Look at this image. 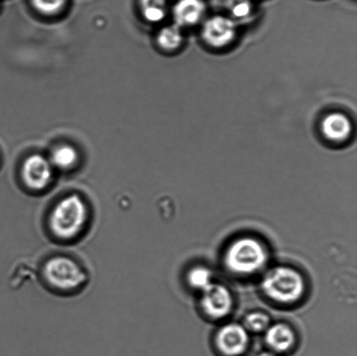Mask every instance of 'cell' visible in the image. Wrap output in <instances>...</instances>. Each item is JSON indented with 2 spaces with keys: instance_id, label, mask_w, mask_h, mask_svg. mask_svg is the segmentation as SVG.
<instances>
[{
  "instance_id": "6da1fadb",
  "label": "cell",
  "mask_w": 357,
  "mask_h": 356,
  "mask_svg": "<svg viewBox=\"0 0 357 356\" xmlns=\"http://www.w3.org/2000/svg\"><path fill=\"white\" fill-rule=\"evenodd\" d=\"M261 287L265 295L272 301L289 304L302 297L305 282L299 271L289 267L278 266L266 273Z\"/></svg>"
},
{
  "instance_id": "7a4b0ae2",
  "label": "cell",
  "mask_w": 357,
  "mask_h": 356,
  "mask_svg": "<svg viewBox=\"0 0 357 356\" xmlns=\"http://www.w3.org/2000/svg\"><path fill=\"white\" fill-rule=\"evenodd\" d=\"M226 267L238 274H251L265 266L268 254L258 240L243 237L231 244L225 254Z\"/></svg>"
},
{
  "instance_id": "3957f363",
  "label": "cell",
  "mask_w": 357,
  "mask_h": 356,
  "mask_svg": "<svg viewBox=\"0 0 357 356\" xmlns=\"http://www.w3.org/2000/svg\"><path fill=\"white\" fill-rule=\"evenodd\" d=\"M86 219L87 209L82 199L71 195L59 201L52 212L51 229L59 238H73L82 231Z\"/></svg>"
},
{
  "instance_id": "277c9868",
  "label": "cell",
  "mask_w": 357,
  "mask_h": 356,
  "mask_svg": "<svg viewBox=\"0 0 357 356\" xmlns=\"http://www.w3.org/2000/svg\"><path fill=\"white\" fill-rule=\"evenodd\" d=\"M45 277L55 288L70 291L85 284L86 275L79 265L68 257H55L44 268Z\"/></svg>"
},
{
  "instance_id": "5b68a950",
  "label": "cell",
  "mask_w": 357,
  "mask_h": 356,
  "mask_svg": "<svg viewBox=\"0 0 357 356\" xmlns=\"http://www.w3.org/2000/svg\"><path fill=\"white\" fill-rule=\"evenodd\" d=\"M236 21L231 17L213 16L203 26L202 36L209 47L222 48L232 42L236 35Z\"/></svg>"
},
{
  "instance_id": "8992f818",
  "label": "cell",
  "mask_w": 357,
  "mask_h": 356,
  "mask_svg": "<svg viewBox=\"0 0 357 356\" xmlns=\"http://www.w3.org/2000/svg\"><path fill=\"white\" fill-rule=\"evenodd\" d=\"M202 292L201 304L203 311L211 318H224L232 310V295L225 286L213 282Z\"/></svg>"
},
{
  "instance_id": "52a82bcc",
  "label": "cell",
  "mask_w": 357,
  "mask_h": 356,
  "mask_svg": "<svg viewBox=\"0 0 357 356\" xmlns=\"http://www.w3.org/2000/svg\"><path fill=\"white\" fill-rule=\"evenodd\" d=\"M248 331L239 324L230 323L223 326L215 337V344L220 353L226 356H238L247 350Z\"/></svg>"
},
{
  "instance_id": "ba28073f",
  "label": "cell",
  "mask_w": 357,
  "mask_h": 356,
  "mask_svg": "<svg viewBox=\"0 0 357 356\" xmlns=\"http://www.w3.org/2000/svg\"><path fill=\"white\" fill-rule=\"evenodd\" d=\"M22 176L27 187L36 190L43 189L52 179L51 163L40 155H31L24 163Z\"/></svg>"
},
{
  "instance_id": "9c48e42d",
  "label": "cell",
  "mask_w": 357,
  "mask_h": 356,
  "mask_svg": "<svg viewBox=\"0 0 357 356\" xmlns=\"http://www.w3.org/2000/svg\"><path fill=\"white\" fill-rule=\"evenodd\" d=\"M321 132L332 142L346 141L352 132V124L348 116L342 113H331L321 121Z\"/></svg>"
},
{
  "instance_id": "30bf717a",
  "label": "cell",
  "mask_w": 357,
  "mask_h": 356,
  "mask_svg": "<svg viewBox=\"0 0 357 356\" xmlns=\"http://www.w3.org/2000/svg\"><path fill=\"white\" fill-rule=\"evenodd\" d=\"M206 10L203 0H178L173 14L178 26H191L202 19Z\"/></svg>"
},
{
  "instance_id": "8fae6325",
  "label": "cell",
  "mask_w": 357,
  "mask_h": 356,
  "mask_svg": "<svg viewBox=\"0 0 357 356\" xmlns=\"http://www.w3.org/2000/svg\"><path fill=\"white\" fill-rule=\"evenodd\" d=\"M295 333L285 323H276L266 330V343L275 352L288 351L295 344Z\"/></svg>"
},
{
  "instance_id": "7c38bea8",
  "label": "cell",
  "mask_w": 357,
  "mask_h": 356,
  "mask_svg": "<svg viewBox=\"0 0 357 356\" xmlns=\"http://www.w3.org/2000/svg\"><path fill=\"white\" fill-rule=\"evenodd\" d=\"M157 41L160 47L165 50H176L181 47L183 41L181 27L174 24L172 26L164 27L160 31Z\"/></svg>"
},
{
  "instance_id": "4fadbf2b",
  "label": "cell",
  "mask_w": 357,
  "mask_h": 356,
  "mask_svg": "<svg viewBox=\"0 0 357 356\" xmlns=\"http://www.w3.org/2000/svg\"><path fill=\"white\" fill-rule=\"evenodd\" d=\"M141 9L149 22H160L167 15V0H141Z\"/></svg>"
},
{
  "instance_id": "5bb4252c",
  "label": "cell",
  "mask_w": 357,
  "mask_h": 356,
  "mask_svg": "<svg viewBox=\"0 0 357 356\" xmlns=\"http://www.w3.org/2000/svg\"><path fill=\"white\" fill-rule=\"evenodd\" d=\"M77 152L72 146H62L52 153L51 162L52 165L61 169H69L77 162Z\"/></svg>"
},
{
  "instance_id": "9a60e30c",
  "label": "cell",
  "mask_w": 357,
  "mask_h": 356,
  "mask_svg": "<svg viewBox=\"0 0 357 356\" xmlns=\"http://www.w3.org/2000/svg\"><path fill=\"white\" fill-rule=\"evenodd\" d=\"M211 271L203 267H196L189 272L188 280L192 288L204 291L213 284Z\"/></svg>"
},
{
  "instance_id": "2e32d148",
  "label": "cell",
  "mask_w": 357,
  "mask_h": 356,
  "mask_svg": "<svg viewBox=\"0 0 357 356\" xmlns=\"http://www.w3.org/2000/svg\"><path fill=\"white\" fill-rule=\"evenodd\" d=\"M271 326V319L264 312H253L245 317L244 327L251 332L260 333L268 330Z\"/></svg>"
},
{
  "instance_id": "e0dca14e",
  "label": "cell",
  "mask_w": 357,
  "mask_h": 356,
  "mask_svg": "<svg viewBox=\"0 0 357 356\" xmlns=\"http://www.w3.org/2000/svg\"><path fill=\"white\" fill-rule=\"evenodd\" d=\"M227 8L234 17L237 20L247 19L253 10L250 0H229Z\"/></svg>"
},
{
  "instance_id": "ac0fdd59",
  "label": "cell",
  "mask_w": 357,
  "mask_h": 356,
  "mask_svg": "<svg viewBox=\"0 0 357 356\" xmlns=\"http://www.w3.org/2000/svg\"><path fill=\"white\" fill-rule=\"evenodd\" d=\"M31 1L35 8L45 14L58 13L66 3V0H31Z\"/></svg>"
},
{
  "instance_id": "d6986e66",
  "label": "cell",
  "mask_w": 357,
  "mask_h": 356,
  "mask_svg": "<svg viewBox=\"0 0 357 356\" xmlns=\"http://www.w3.org/2000/svg\"><path fill=\"white\" fill-rule=\"evenodd\" d=\"M257 356H278L274 353H271V352H262V353L259 354Z\"/></svg>"
}]
</instances>
